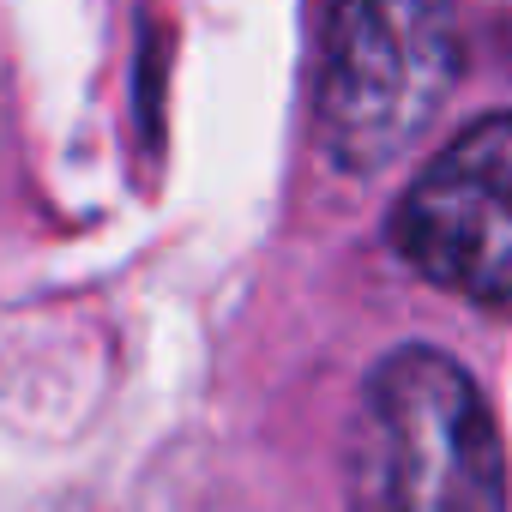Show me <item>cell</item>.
<instances>
[{
	"instance_id": "1",
	"label": "cell",
	"mask_w": 512,
	"mask_h": 512,
	"mask_svg": "<svg viewBox=\"0 0 512 512\" xmlns=\"http://www.w3.org/2000/svg\"><path fill=\"white\" fill-rule=\"evenodd\" d=\"M350 512H506V452L476 380L428 350H392L356 404L344 458Z\"/></svg>"
},
{
	"instance_id": "2",
	"label": "cell",
	"mask_w": 512,
	"mask_h": 512,
	"mask_svg": "<svg viewBox=\"0 0 512 512\" xmlns=\"http://www.w3.org/2000/svg\"><path fill=\"white\" fill-rule=\"evenodd\" d=\"M464 73L452 0H332L314 127L344 175L392 169Z\"/></svg>"
},
{
	"instance_id": "3",
	"label": "cell",
	"mask_w": 512,
	"mask_h": 512,
	"mask_svg": "<svg viewBox=\"0 0 512 512\" xmlns=\"http://www.w3.org/2000/svg\"><path fill=\"white\" fill-rule=\"evenodd\" d=\"M392 247L428 284L512 308V115L470 121L404 193Z\"/></svg>"
}]
</instances>
